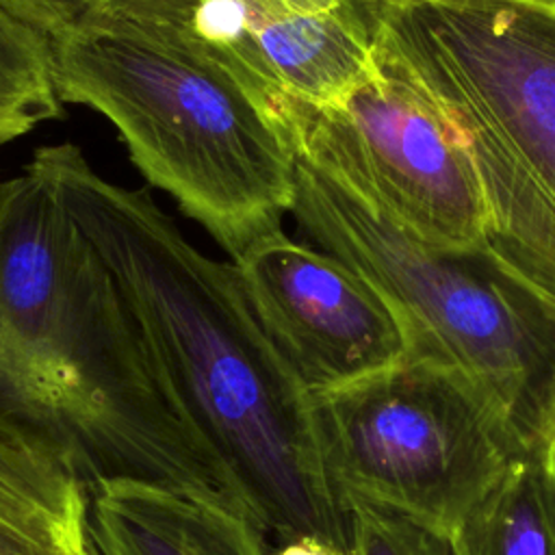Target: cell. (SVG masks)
<instances>
[{"label": "cell", "mask_w": 555, "mask_h": 555, "mask_svg": "<svg viewBox=\"0 0 555 555\" xmlns=\"http://www.w3.org/2000/svg\"><path fill=\"white\" fill-rule=\"evenodd\" d=\"M312 403L343 503L392 509L449 540L522 457L466 377L431 356L410 353Z\"/></svg>", "instance_id": "6"}, {"label": "cell", "mask_w": 555, "mask_h": 555, "mask_svg": "<svg viewBox=\"0 0 555 555\" xmlns=\"http://www.w3.org/2000/svg\"><path fill=\"white\" fill-rule=\"evenodd\" d=\"M453 555H555V490L540 460L514 462L451 538Z\"/></svg>", "instance_id": "12"}, {"label": "cell", "mask_w": 555, "mask_h": 555, "mask_svg": "<svg viewBox=\"0 0 555 555\" xmlns=\"http://www.w3.org/2000/svg\"><path fill=\"white\" fill-rule=\"evenodd\" d=\"M0 412L63 444L89 486L158 479L236 505L160 390L111 273L33 160L0 182Z\"/></svg>", "instance_id": "2"}, {"label": "cell", "mask_w": 555, "mask_h": 555, "mask_svg": "<svg viewBox=\"0 0 555 555\" xmlns=\"http://www.w3.org/2000/svg\"><path fill=\"white\" fill-rule=\"evenodd\" d=\"M271 555H351V551L314 535H301L273 546Z\"/></svg>", "instance_id": "16"}, {"label": "cell", "mask_w": 555, "mask_h": 555, "mask_svg": "<svg viewBox=\"0 0 555 555\" xmlns=\"http://www.w3.org/2000/svg\"><path fill=\"white\" fill-rule=\"evenodd\" d=\"M351 555H453L451 540L403 514L364 501H345Z\"/></svg>", "instance_id": "14"}, {"label": "cell", "mask_w": 555, "mask_h": 555, "mask_svg": "<svg viewBox=\"0 0 555 555\" xmlns=\"http://www.w3.org/2000/svg\"><path fill=\"white\" fill-rule=\"evenodd\" d=\"M59 113L46 39L0 11V145Z\"/></svg>", "instance_id": "13"}, {"label": "cell", "mask_w": 555, "mask_h": 555, "mask_svg": "<svg viewBox=\"0 0 555 555\" xmlns=\"http://www.w3.org/2000/svg\"><path fill=\"white\" fill-rule=\"evenodd\" d=\"M111 273L152 373L193 444L269 546L349 548L312 395L258 325L232 262L191 245L145 189L100 176L72 143L33 156Z\"/></svg>", "instance_id": "1"}, {"label": "cell", "mask_w": 555, "mask_h": 555, "mask_svg": "<svg viewBox=\"0 0 555 555\" xmlns=\"http://www.w3.org/2000/svg\"><path fill=\"white\" fill-rule=\"evenodd\" d=\"M91 555H93V553H91Z\"/></svg>", "instance_id": "18"}, {"label": "cell", "mask_w": 555, "mask_h": 555, "mask_svg": "<svg viewBox=\"0 0 555 555\" xmlns=\"http://www.w3.org/2000/svg\"><path fill=\"white\" fill-rule=\"evenodd\" d=\"M89 24L193 56L282 130L293 106H338L377 69L362 0H102Z\"/></svg>", "instance_id": "7"}, {"label": "cell", "mask_w": 555, "mask_h": 555, "mask_svg": "<svg viewBox=\"0 0 555 555\" xmlns=\"http://www.w3.org/2000/svg\"><path fill=\"white\" fill-rule=\"evenodd\" d=\"M93 555H271L230 501L193 486L104 477L89 494Z\"/></svg>", "instance_id": "10"}, {"label": "cell", "mask_w": 555, "mask_h": 555, "mask_svg": "<svg viewBox=\"0 0 555 555\" xmlns=\"http://www.w3.org/2000/svg\"><path fill=\"white\" fill-rule=\"evenodd\" d=\"M89 494L63 444L0 412V555H91Z\"/></svg>", "instance_id": "11"}, {"label": "cell", "mask_w": 555, "mask_h": 555, "mask_svg": "<svg viewBox=\"0 0 555 555\" xmlns=\"http://www.w3.org/2000/svg\"><path fill=\"white\" fill-rule=\"evenodd\" d=\"M319 249L362 275L431 356L481 395L522 457L555 434V297L490 245L429 241L349 171L295 152L291 206Z\"/></svg>", "instance_id": "3"}, {"label": "cell", "mask_w": 555, "mask_h": 555, "mask_svg": "<svg viewBox=\"0 0 555 555\" xmlns=\"http://www.w3.org/2000/svg\"><path fill=\"white\" fill-rule=\"evenodd\" d=\"M375 61V74L338 106L299 104L288 111L284 128L295 152L349 171L403 225L429 241L486 243V208L466 154L377 48Z\"/></svg>", "instance_id": "8"}, {"label": "cell", "mask_w": 555, "mask_h": 555, "mask_svg": "<svg viewBox=\"0 0 555 555\" xmlns=\"http://www.w3.org/2000/svg\"><path fill=\"white\" fill-rule=\"evenodd\" d=\"M230 262L264 336L310 395L362 379L414 353L390 304L323 249L278 230Z\"/></svg>", "instance_id": "9"}, {"label": "cell", "mask_w": 555, "mask_h": 555, "mask_svg": "<svg viewBox=\"0 0 555 555\" xmlns=\"http://www.w3.org/2000/svg\"><path fill=\"white\" fill-rule=\"evenodd\" d=\"M466 154L488 245L555 297V0H362Z\"/></svg>", "instance_id": "4"}, {"label": "cell", "mask_w": 555, "mask_h": 555, "mask_svg": "<svg viewBox=\"0 0 555 555\" xmlns=\"http://www.w3.org/2000/svg\"><path fill=\"white\" fill-rule=\"evenodd\" d=\"M100 2L102 0H0V11L48 43L85 28L93 20Z\"/></svg>", "instance_id": "15"}, {"label": "cell", "mask_w": 555, "mask_h": 555, "mask_svg": "<svg viewBox=\"0 0 555 555\" xmlns=\"http://www.w3.org/2000/svg\"><path fill=\"white\" fill-rule=\"evenodd\" d=\"M48 54L61 104L104 115L147 184L232 258L282 230L295 147L241 87L176 48L102 24L48 41Z\"/></svg>", "instance_id": "5"}, {"label": "cell", "mask_w": 555, "mask_h": 555, "mask_svg": "<svg viewBox=\"0 0 555 555\" xmlns=\"http://www.w3.org/2000/svg\"><path fill=\"white\" fill-rule=\"evenodd\" d=\"M540 462H542V466H544V470H546V475L551 479V486L555 490V434H553V438H551V442H548V447H546V451H544Z\"/></svg>", "instance_id": "17"}]
</instances>
